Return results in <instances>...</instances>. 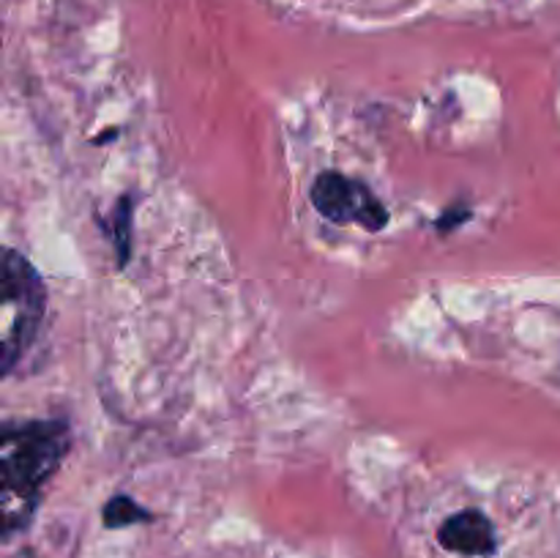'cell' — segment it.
Segmentation results:
<instances>
[{"mask_svg": "<svg viewBox=\"0 0 560 558\" xmlns=\"http://www.w3.org/2000/svg\"><path fill=\"white\" fill-rule=\"evenodd\" d=\"M71 446V432L63 419H38L9 425L0 443V518L3 539L27 528L36 514L42 492Z\"/></svg>", "mask_w": 560, "mask_h": 558, "instance_id": "6da1fadb", "label": "cell"}, {"mask_svg": "<svg viewBox=\"0 0 560 558\" xmlns=\"http://www.w3.org/2000/svg\"><path fill=\"white\" fill-rule=\"evenodd\" d=\"M47 312V290L33 263L16 249L3 252L0 268V367L11 375L31 350Z\"/></svg>", "mask_w": 560, "mask_h": 558, "instance_id": "7a4b0ae2", "label": "cell"}, {"mask_svg": "<svg viewBox=\"0 0 560 558\" xmlns=\"http://www.w3.org/2000/svg\"><path fill=\"white\" fill-rule=\"evenodd\" d=\"M312 206L326 217L328 222L337 224H361L364 230H383L388 224V211L381 197L361 181L348 178L337 170H326L315 178L310 191Z\"/></svg>", "mask_w": 560, "mask_h": 558, "instance_id": "3957f363", "label": "cell"}, {"mask_svg": "<svg viewBox=\"0 0 560 558\" xmlns=\"http://www.w3.org/2000/svg\"><path fill=\"white\" fill-rule=\"evenodd\" d=\"M443 550L465 558H490L498 550V534L492 520L481 509H463L448 514L438 528Z\"/></svg>", "mask_w": 560, "mask_h": 558, "instance_id": "277c9868", "label": "cell"}, {"mask_svg": "<svg viewBox=\"0 0 560 558\" xmlns=\"http://www.w3.org/2000/svg\"><path fill=\"white\" fill-rule=\"evenodd\" d=\"M102 520L107 528H126V525H137V523H148L151 520V512L145 507L135 501L129 496H115L104 503Z\"/></svg>", "mask_w": 560, "mask_h": 558, "instance_id": "5b68a950", "label": "cell"}, {"mask_svg": "<svg viewBox=\"0 0 560 558\" xmlns=\"http://www.w3.org/2000/svg\"><path fill=\"white\" fill-rule=\"evenodd\" d=\"M131 197H120L118 206H115V213H113V244H115V252H118V263L120 266H126V260H129L131 255Z\"/></svg>", "mask_w": 560, "mask_h": 558, "instance_id": "8992f818", "label": "cell"}, {"mask_svg": "<svg viewBox=\"0 0 560 558\" xmlns=\"http://www.w3.org/2000/svg\"><path fill=\"white\" fill-rule=\"evenodd\" d=\"M14 558H31V553H27V550H25V553H16Z\"/></svg>", "mask_w": 560, "mask_h": 558, "instance_id": "52a82bcc", "label": "cell"}]
</instances>
